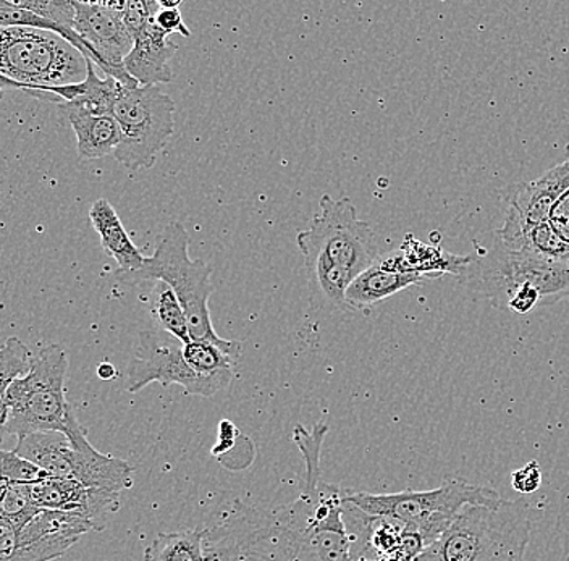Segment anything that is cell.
<instances>
[{
	"mask_svg": "<svg viewBox=\"0 0 569 561\" xmlns=\"http://www.w3.org/2000/svg\"><path fill=\"white\" fill-rule=\"evenodd\" d=\"M206 561H353L343 490L306 468L301 495L273 510L241 508L206 529Z\"/></svg>",
	"mask_w": 569,
	"mask_h": 561,
	"instance_id": "obj_1",
	"label": "cell"
},
{
	"mask_svg": "<svg viewBox=\"0 0 569 561\" xmlns=\"http://www.w3.org/2000/svg\"><path fill=\"white\" fill-rule=\"evenodd\" d=\"M319 208L320 214L312 219L311 227L297 237L309 289L320 303L348 309V287L376 264L379 244L372 227L356 214L350 198L333 200L330 194H322Z\"/></svg>",
	"mask_w": 569,
	"mask_h": 561,
	"instance_id": "obj_2",
	"label": "cell"
},
{
	"mask_svg": "<svg viewBox=\"0 0 569 561\" xmlns=\"http://www.w3.org/2000/svg\"><path fill=\"white\" fill-rule=\"evenodd\" d=\"M190 236L181 222H170L156 237V250L146 258L140 271L119 276L128 285L144 282H163L176 291L178 301L187 314L191 342L211 343L220 350L241 357V343L223 340L212 325L209 298L216 285L211 280V269L202 259H191L188 254Z\"/></svg>",
	"mask_w": 569,
	"mask_h": 561,
	"instance_id": "obj_3",
	"label": "cell"
},
{
	"mask_svg": "<svg viewBox=\"0 0 569 561\" xmlns=\"http://www.w3.org/2000/svg\"><path fill=\"white\" fill-rule=\"evenodd\" d=\"M531 539L528 503L466 507L416 561H525Z\"/></svg>",
	"mask_w": 569,
	"mask_h": 561,
	"instance_id": "obj_4",
	"label": "cell"
},
{
	"mask_svg": "<svg viewBox=\"0 0 569 561\" xmlns=\"http://www.w3.org/2000/svg\"><path fill=\"white\" fill-rule=\"evenodd\" d=\"M458 279L462 287L503 311L519 287L536 290L540 307L569 298V261H553L528 250H507L493 233L486 244L468 254Z\"/></svg>",
	"mask_w": 569,
	"mask_h": 561,
	"instance_id": "obj_5",
	"label": "cell"
},
{
	"mask_svg": "<svg viewBox=\"0 0 569 561\" xmlns=\"http://www.w3.org/2000/svg\"><path fill=\"white\" fill-rule=\"evenodd\" d=\"M503 497L496 489L448 479L432 490H403L398 493L343 492V502L368 517L382 518L403 525L425 539L437 541L466 507H497Z\"/></svg>",
	"mask_w": 569,
	"mask_h": 561,
	"instance_id": "obj_6",
	"label": "cell"
},
{
	"mask_svg": "<svg viewBox=\"0 0 569 561\" xmlns=\"http://www.w3.org/2000/svg\"><path fill=\"white\" fill-rule=\"evenodd\" d=\"M87 57L69 41L38 28H0V74L34 96L87 80Z\"/></svg>",
	"mask_w": 569,
	"mask_h": 561,
	"instance_id": "obj_7",
	"label": "cell"
},
{
	"mask_svg": "<svg viewBox=\"0 0 569 561\" xmlns=\"http://www.w3.org/2000/svg\"><path fill=\"white\" fill-rule=\"evenodd\" d=\"M67 371L69 357L60 344L39 351L30 372L7 389V435L66 432L74 414L66 397Z\"/></svg>",
	"mask_w": 569,
	"mask_h": 561,
	"instance_id": "obj_8",
	"label": "cell"
},
{
	"mask_svg": "<svg viewBox=\"0 0 569 561\" xmlns=\"http://www.w3.org/2000/svg\"><path fill=\"white\" fill-rule=\"evenodd\" d=\"M112 117L120 127L113 159L130 170L152 169L176 131L173 99L160 87L120 84Z\"/></svg>",
	"mask_w": 569,
	"mask_h": 561,
	"instance_id": "obj_9",
	"label": "cell"
},
{
	"mask_svg": "<svg viewBox=\"0 0 569 561\" xmlns=\"http://www.w3.org/2000/svg\"><path fill=\"white\" fill-rule=\"evenodd\" d=\"M183 348L180 340L163 330H142L128 364L124 389L137 393L152 382L162 387L177 383L190 395L208 399L230 385L231 381L227 379L198 374L184 360Z\"/></svg>",
	"mask_w": 569,
	"mask_h": 561,
	"instance_id": "obj_10",
	"label": "cell"
},
{
	"mask_svg": "<svg viewBox=\"0 0 569 561\" xmlns=\"http://www.w3.org/2000/svg\"><path fill=\"white\" fill-rule=\"evenodd\" d=\"M71 2L74 7V31L92 52V63L123 87H140L123 67L124 57L130 54L134 44L123 23V2Z\"/></svg>",
	"mask_w": 569,
	"mask_h": 561,
	"instance_id": "obj_11",
	"label": "cell"
},
{
	"mask_svg": "<svg viewBox=\"0 0 569 561\" xmlns=\"http://www.w3.org/2000/svg\"><path fill=\"white\" fill-rule=\"evenodd\" d=\"M63 435L69 439L70 479L84 488L122 493L133 488L134 468L120 458L98 452L89 443L88 432L77 417H71Z\"/></svg>",
	"mask_w": 569,
	"mask_h": 561,
	"instance_id": "obj_12",
	"label": "cell"
},
{
	"mask_svg": "<svg viewBox=\"0 0 569 561\" xmlns=\"http://www.w3.org/2000/svg\"><path fill=\"white\" fill-rule=\"evenodd\" d=\"M31 499L42 510L63 511L106 528V518L120 510V493L84 488L73 479L48 478L30 484Z\"/></svg>",
	"mask_w": 569,
	"mask_h": 561,
	"instance_id": "obj_13",
	"label": "cell"
},
{
	"mask_svg": "<svg viewBox=\"0 0 569 561\" xmlns=\"http://www.w3.org/2000/svg\"><path fill=\"white\" fill-rule=\"evenodd\" d=\"M154 17L134 38L133 49L123 60L124 70L140 87H159L173 80L170 59L178 48L156 24Z\"/></svg>",
	"mask_w": 569,
	"mask_h": 561,
	"instance_id": "obj_14",
	"label": "cell"
},
{
	"mask_svg": "<svg viewBox=\"0 0 569 561\" xmlns=\"http://www.w3.org/2000/svg\"><path fill=\"white\" fill-rule=\"evenodd\" d=\"M569 190V163L561 162L539 179L519 184L508 201L507 211L522 227L549 222L551 209Z\"/></svg>",
	"mask_w": 569,
	"mask_h": 561,
	"instance_id": "obj_15",
	"label": "cell"
},
{
	"mask_svg": "<svg viewBox=\"0 0 569 561\" xmlns=\"http://www.w3.org/2000/svg\"><path fill=\"white\" fill-rule=\"evenodd\" d=\"M425 280H427L426 277L419 276V273L390 271L377 259L376 264L371 266L368 271L359 273L351 282L347 294H345V301H347L348 309L366 311V309L376 307L380 301L389 300L400 291L418 285Z\"/></svg>",
	"mask_w": 569,
	"mask_h": 561,
	"instance_id": "obj_16",
	"label": "cell"
},
{
	"mask_svg": "<svg viewBox=\"0 0 569 561\" xmlns=\"http://www.w3.org/2000/svg\"><path fill=\"white\" fill-rule=\"evenodd\" d=\"M89 219H91L92 227L101 238V244L106 253L116 259L117 264H119L117 276H127V273L140 271L146 258L134 247L113 206L104 198L96 201L91 206V211H89Z\"/></svg>",
	"mask_w": 569,
	"mask_h": 561,
	"instance_id": "obj_17",
	"label": "cell"
},
{
	"mask_svg": "<svg viewBox=\"0 0 569 561\" xmlns=\"http://www.w3.org/2000/svg\"><path fill=\"white\" fill-rule=\"evenodd\" d=\"M74 134H77L78 156L83 161L113 156L120 144V127L112 116H83L67 112Z\"/></svg>",
	"mask_w": 569,
	"mask_h": 561,
	"instance_id": "obj_18",
	"label": "cell"
},
{
	"mask_svg": "<svg viewBox=\"0 0 569 561\" xmlns=\"http://www.w3.org/2000/svg\"><path fill=\"white\" fill-rule=\"evenodd\" d=\"M16 452L48 472L49 478L70 479L71 445L62 432H36L18 439Z\"/></svg>",
	"mask_w": 569,
	"mask_h": 561,
	"instance_id": "obj_19",
	"label": "cell"
},
{
	"mask_svg": "<svg viewBox=\"0 0 569 561\" xmlns=\"http://www.w3.org/2000/svg\"><path fill=\"white\" fill-rule=\"evenodd\" d=\"M77 539L46 538L21 542L12 521L0 518V561H52L66 555Z\"/></svg>",
	"mask_w": 569,
	"mask_h": 561,
	"instance_id": "obj_20",
	"label": "cell"
},
{
	"mask_svg": "<svg viewBox=\"0 0 569 561\" xmlns=\"http://www.w3.org/2000/svg\"><path fill=\"white\" fill-rule=\"evenodd\" d=\"M206 529L159 532L146 547L144 561H206Z\"/></svg>",
	"mask_w": 569,
	"mask_h": 561,
	"instance_id": "obj_21",
	"label": "cell"
},
{
	"mask_svg": "<svg viewBox=\"0 0 569 561\" xmlns=\"http://www.w3.org/2000/svg\"><path fill=\"white\" fill-rule=\"evenodd\" d=\"M152 285L154 287L149 293L148 308L160 330L176 337L183 344L190 343L187 314L178 301L176 291L163 282H154Z\"/></svg>",
	"mask_w": 569,
	"mask_h": 561,
	"instance_id": "obj_22",
	"label": "cell"
},
{
	"mask_svg": "<svg viewBox=\"0 0 569 561\" xmlns=\"http://www.w3.org/2000/svg\"><path fill=\"white\" fill-rule=\"evenodd\" d=\"M41 510L31 499L30 485L0 481V518L12 521L18 531L30 523Z\"/></svg>",
	"mask_w": 569,
	"mask_h": 561,
	"instance_id": "obj_23",
	"label": "cell"
},
{
	"mask_svg": "<svg viewBox=\"0 0 569 561\" xmlns=\"http://www.w3.org/2000/svg\"><path fill=\"white\" fill-rule=\"evenodd\" d=\"M33 364L30 348L18 337H9L0 347V399L6 400L7 389L17 379L24 378Z\"/></svg>",
	"mask_w": 569,
	"mask_h": 561,
	"instance_id": "obj_24",
	"label": "cell"
},
{
	"mask_svg": "<svg viewBox=\"0 0 569 561\" xmlns=\"http://www.w3.org/2000/svg\"><path fill=\"white\" fill-rule=\"evenodd\" d=\"M48 478V472L42 471L31 461L24 460L16 450L13 452L0 450V481L30 485Z\"/></svg>",
	"mask_w": 569,
	"mask_h": 561,
	"instance_id": "obj_25",
	"label": "cell"
},
{
	"mask_svg": "<svg viewBox=\"0 0 569 561\" xmlns=\"http://www.w3.org/2000/svg\"><path fill=\"white\" fill-rule=\"evenodd\" d=\"M12 3L59 27L74 30V7L71 0H16Z\"/></svg>",
	"mask_w": 569,
	"mask_h": 561,
	"instance_id": "obj_26",
	"label": "cell"
},
{
	"mask_svg": "<svg viewBox=\"0 0 569 561\" xmlns=\"http://www.w3.org/2000/svg\"><path fill=\"white\" fill-rule=\"evenodd\" d=\"M511 485L516 492L533 493L542 485V470L537 461H529L525 467L511 472Z\"/></svg>",
	"mask_w": 569,
	"mask_h": 561,
	"instance_id": "obj_27",
	"label": "cell"
},
{
	"mask_svg": "<svg viewBox=\"0 0 569 561\" xmlns=\"http://www.w3.org/2000/svg\"><path fill=\"white\" fill-rule=\"evenodd\" d=\"M154 21L160 30L169 34V37H172V34H180V37L183 38L191 37V31L188 30L187 24H184L180 9H162V7H160L158 13H156Z\"/></svg>",
	"mask_w": 569,
	"mask_h": 561,
	"instance_id": "obj_28",
	"label": "cell"
},
{
	"mask_svg": "<svg viewBox=\"0 0 569 561\" xmlns=\"http://www.w3.org/2000/svg\"><path fill=\"white\" fill-rule=\"evenodd\" d=\"M549 223L557 236L569 243V190L551 209Z\"/></svg>",
	"mask_w": 569,
	"mask_h": 561,
	"instance_id": "obj_29",
	"label": "cell"
},
{
	"mask_svg": "<svg viewBox=\"0 0 569 561\" xmlns=\"http://www.w3.org/2000/svg\"><path fill=\"white\" fill-rule=\"evenodd\" d=\"M117 368L113 364H110V362H102V364L98 365V375L99 379H102V381H112V379L117 378Z\"/></svg>",
	"mask_w": 569,
	"mask_h": 561,
	"instance_id": "obj_30",
	"label": "cell"
},
{
	"mask_svg": "<svg viewBox=\"0 0 569 561\" xmlns=\"http://www.w3.org/2000/svg\"><path fill=\"white\" fill-rule=\"evenodd\" d=\"M7 417H9V410H7L6 400L0 399V447H2L3 439L7 437Z\"/></svg>",
	"mask_w": 569,
	"mask_h": 561,
	"instance_id": "obj_31",
	"label": "cell"
},
{
	"mask_svg": "<svg viewBox=\"0 0 569 561\" xmlns=\"http://www.w3.org/2000/svg\"><path fill=\"white\" fill-rule=\"evenodd\" d=\"M9 88H17V90H23V87L18 83H13V81L7 80L6 77H2L0 74V101L3 99V94H6V91L9 90Z\"/></svg>",
	"mask_w": 569,
	"mask_h": 561,
	"instance_id": "obj_32",
	"label": "cell"
},
{
	"mask_svg": "<svg viewBox=\"0 0 569 561\" xmlns=\"http://www.w3.org/2000/svg\"><path fill=\"white\" fill-rule=\"evenodd\" d=\"M565 154H567V159H565V162L569 163V144L567 146V149H565Z\"/></svg>",
	"mask_w": 569,
	"mask_h": 561,
	"instance_id": "obj_33",
	"label": "cell"
}]
</instances>
